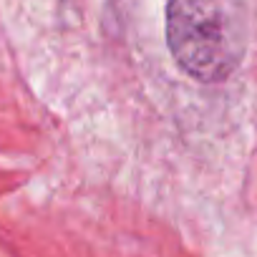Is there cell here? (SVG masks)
<instances>
[{
    "mask_svg": "<svg viewBox=\"0 0 257 257\" xmlns=\"http://www.w3.org/2000/svg\"><path fill=\"white\" fill-rule=\"evenodd\" d=\"M249 43L244 0H169L167 46L177 66L199 83H222Z\"/></svg>",
    "mask_w": 257,
    "mask_h": 257,
    "instance_id": "cell-1",
    "label": "cell"
}]
</instances>
